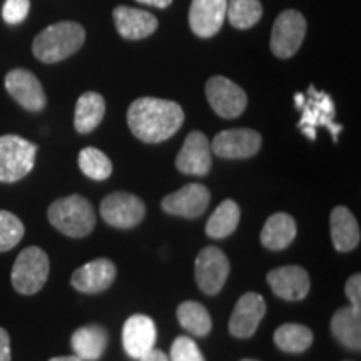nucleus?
Returning a JSON list of instances; mask_svg holds the SVG:
<instances>
[{
    "label": "nucleus",
    "instance_id": "obj_9",
    "mask_svg": "<svg viewBox=\"0 0 361 361\" xmlns=\"http://www.w3.org/2000/svg\"><path fill=\"white\" fill-rule=\"evenodd\" d=\"M206 97L216 114L224 119H234L245 112L247 106L246 92L223 75H214L206 82Z\"/></svg>",
    "mask_w": 361,
    "mask_h": 361
},
{
    "label": "nucleus",
    "instance_id": "obj_17",
    "mask_svg": "<svg viewBox=\"0 0 361 361\" xmlns=\"http://www.w3.org/2000/svg\"><path fill=\"white\" fill-rule=\"evenodd\" d=\"M117 274L116 264L107 258H97L74 271L71 284L85 295H97L114 283Z\"/></svg>",
    "mask_w": 361,
    "mask_h": 361
},
{
    "label": "nucleus",
    "instance_id": "obj_26",
    "mask_svg": "<svg viewBox=\"0 0 361 361\" xmlns=\"http://www.w3.org/2000/svg\"><path fill=\"white\" fill-rule=\"evenodd\" d=\"M239 218H241V209H239L238 202H234L233 200H226L216 207L214 213L207 219L206 234L214 239L228 238L229 234L236 231Z\"/></svg>",
    "mask_w": 361,
    "mask_h": 361
},
{
    "label": "nucleus",
    "instance_id": "obj_11",
    "mask_svg": "<svg viewBox=\"0 0 361 361\" xmlns=\"http://www.w3.org/2000/svg\"><path fill=\"white\" fill-rule=\"evenodd\" d=\"M263 144L261 134L252 129H228L216 134L211 152L223 159H247L258 154Z\"/></svg>",
    "mask_w": 361,
    "mask_h": 361
},
{
    "label": "nucleus",
    "instance_id": "obj_37",
    "mask_svg": "<svg viewBox=\"0 0 361 361\" xmlns=\"http://www.w3.org/2000/svg\"><path fill=\"white\" fill-rule=\"evenodd\" d=\"M135 2L146 4V6H152L157 8H168L173 4V0H135Z\"/></svg>",
    "mask_w": 361,
    "mask_h": 361
},
{
    "label": "nucleus",
    "instance_id": "obj_12",
    "mask_svg": "<svg viewBox=\"0 0 361 361\" xmlns=\"http://www.w3.org/2000/svg\"><path fill=\"white\" fill-rule=\"evenodd\" d=\"M209 189L202 186V184L192 183L180 188L179 191L168 194V196L162 200V209L168 214L194 219L200 218L201 214H204L207 206H209Z\"/></svg>",
    "mask_w": 361,
    "mask_h": 361
},
{
    "label": "nucleus",
    "instance_id": "obj_25",
    "mask_svg": "<svg viewBox=\"0 0 361 361\" xmlns=\"http://www.w3.org/2000/svg\"><path fill=\"white\" fill-rule=\"evenodd\" d=\"M358 311L343 306L333 314L331 331L343 346L358 351L361 348V319Z\"/></svg>",
    "mask_w": 361,
    "mask_h": 361
},
{
    "label": "nucleus",
    "instance_id": "obj_27",
    "mask_svg": "<svg viewBox=\"0 0 361 361\" xmlns=\"http://www.w3.org/2000/svg\"><path fill=\"white\" fill-rule=\"evenodd\" d=\"M274 343L286 353H303L313 343V331L305 324L286 323L274 331Z\"/></svg>",
    "mask_w": 361,
    "mask_h": 361
},
{
    "label": "nucleus",
    "instance_id": "obj_16",
    "mask_svg": "<svg viewBox=\"0 0 361 361\" xmlns=\"http://www.w3.org/2000/svg\"><path fill=\"white\" fill-rule=\"evenodd\" d=\"M264 313V298L258 293H246L234 306L229 318V333L236 338H251L258 329Z\"/></svg>",
    "mask_w": 361,
    "mask_h": 361
},
{
    "label": "nucleus",
    "instance_id": "obj_38",
    "mask_svg": "<svg viewBox=\"0 0 361 361\" xmlns=\"http://www.w3.org/2000/svg\"><path fill=\"white\" fill-rule=\"evenodd\" d=\"M49 361H82L79 356L72 355V356H56V358H51Z\"/></svg>",
    "mask_w": 361,
    "mask_h": 361
},
{
    "label": "nucleus",
    "instance_id": "obj_10",
    "mask_svg": "<svg viewBox=\"0 0 361 361\" xmlns=\"http://www.w3.org/2000/svg\"><path fill=\"white\" fill-rule=\"evenodd\" d=\"M101 216L117 229H130L144 219L146 206L134 194L112 192L101 202Z\"/></svg>",
    "mask_w": 361,
    "mask_h": 361
},
{
    "label": "nucleus",
    "instance_id": "obj_28",
    "mask_svg": "<svg viewBox=\"0 0 361 361\" xmlns=\"http://www.w3.org/2000/svg\"><path fill=\"white\" fill-rule=\"evenodd\" d=\"M178 319L186 331L194 336H207L213 328L209 311L197 301H184L178 306Z\"/></svg>",
    "mask_w": 361,
    "mask_h": 361
},
{
    "label": "nucleus",
    "instance_id": "obj_5",
    "mask_svg": "<svg viewBox=\"0 0 361 361\" xmlns=\"http://www.w3.org/2000/svg\"><path fill=\"white\" fill-rule=\"evenodd\" d=\"M49 258L44 250L29 246L17 256L12 268V286L20 295L30 296L39 293L49 278Z\"/></svg>",
    "mask_w": 361,
    "mask_h": 361
},
{
    "label": "nucleus",
    "instance_id": "obj_23",
    "mask_svg": "<svg viewBox=\"0 0 361 361\" xmlns=\"http://www.w3.org/2000/svg\"><path fill=\"white\" fill-rule=\"evenodd\" d=\"M296 221L286 213H276L266 219L261 231V245L271 251H281L295 241Z\"/></svg>",
    "mask_w": 361,
    "mask_h": 361
},
{
    "label": "nucleus",
    "instance_id": "obj_1",
    "mask_svg": "<svg viewBox=\"0 0 361 361\" xmlns=\"http://www.w3.org/2000/svg\"><path fill=\"white\" fill-rule=\"evenodd\" d=\"M184 123V111L178 102L157 97H141L130 104L128 124L142 142L157 144L173 137Z\"/></svg>",
    "mask_w": 361,
    "mask_h": 361
},
{
    "label": "nucleus",
    "instance_id": "obj_29",
    "mask_svg": "<svg viewBox=\"0 0 361 361\" xmlns=\"http://www.w3.org/2000/svg\"><path fill=\"white\" fill-rule=\"evenodd\" d=\"M263 6L259 0H228L226 17L236 29H251L261 20Z\"/></svg>",
    "mask_w": 361,
    "mask_h": 361
},
{
    "label": "nucleus",
    "instance_id": "obj_21",
    "mask_svg": "<svg viewBox=\"0 0 361 361\" xmlns=\"http://www.w3.org/2000/svg\"><path fill=\"white\" fill-rule=\"evenodd\" d=\"M329 228H331V239L336 251L348 252L360 245V224L348 207L336 206L331 211Z\"/></svg>",
    "mask_w": 361,
    "mask_h": 361
},
{
    "label": "nucleus",
    "instance_id": "obj_15",
    "mask_svg": "<svg viewBox=\"0 0 361 361\" xmlns=\"http://www.w3.org/2000/svg\"><path fill=\"white\" fill-rule=\"evenodd\" d=\"M266 279L274 295L286 301L305 300L311 288L308 271L301 266H281L271 269Z\"/></svg>",
    "mask_w": 361,
    "mask_h": 361
},
{
    "label": "nucleus",
    "instance_id": "obj_7",
    "mask_svg": "<svg viewBox=\"0 0 361 361\" xmlns=\"http://www.w3.org/2000/svg\"><path fill=\"white\" fill-rule=\"evenodd\" d=\"M306 35V20L298 11H284L274 20L271 30V52L279 59H290L300 51Z\"/></svg>",
    "mask_w": 361,
    "mask_h": 361
},
{
    "label": "nucleus",
    "instance_id": "obj_24",
    "mask_svg": "<svg viewBox=\"0 0 361 361\" xmlns=\"http://www.w3.org/2000/svg\"><path fill=\"white\" fill-rule=\"evenodd\" d=\"M106 114V101L97 92H84L75 104L74 126L79 134H89L101 124Z\"/></svg>",
    "mask_w": 361,
    "mask_h": 361
},
{
    "label": "nucleus",
    "instance_id": "obj_18",
    "mask_svg": "<svg viewBox=\"0 0 361 361\" xmlns=\"http://www.w3.org/2000/svg\"><path fill=\"white\" fill-rule=\"evenodd\" d=\"M228 0H192L189 25L197 37L209 39L221 30L226 19Z\"/></svg>",
    "mask_w": 361,
    "mask_h": 361
},
{
    "label": "nucleus",
    "instance_id": "obj_19",
    "mask_svg": "<svg viewBox=\"0 0 361 361\" xmlns=\"http://www.w3.org/2000/svg\"><path fill=\"white\" fill-rule=\"evenodd\" d=\"M157 329L154 319L146 314H133L123 328V345L130 358L139 360L154 348Z\"/></svg>",
    "mask_w": 361,
    "mask_h": 361
},
{
    "label": "nucleus",
    "instance_id": "obj_3",
    "mask_svg": "<svg viewBox=\"0 0 361 361\" xmlns=\"http://www.w3.org/2000/svg\"><path fill=\"white\" fill-rule=\"evenodd\" d=\"M49 221L57 231L69 238H84L96 226V211L84 196L72 194L54 201L47 211Z\"/></svg>",
    "mask_w": 361,
    "mask_h": 361
},
{
    "label": "nucleus",
    "instance_id": "obj_2",
    "mask_svg": "<svg viewBox=\"0 0 361 361\" xmlns=\"http://www.w3.org/2000/svg\"><path fill=\"white\" fill-rule=\"evenodd\" d=\"M84 40L85 30L78 22H57L34 39L32 52L44 64H56L78 52Z\"/></svg>",
    "mask_w": 361,
    "mask_h": 361
},
{
    "label": "nucleus",
    "instance_id": "obj_34",
    "mask_svg": "<svg viewBox=\"0 0 361 361\" xmlns=\"http://www.w3.org/2000/svg\"><path fill=\"white\" fill-rule=\"evenodd\" d=\"M345 291L346 296H348L351 301V308L361 313V274H353V276L346 281Z\"/></svg>",
    "mask_w": 361,
    "mask_h": 361
},
{
    "label": "nucleus",
    "instance_id": "obj_30",
    "mask_svg": "<svg viewBox=\"0 0 361 361\" xmlns=\"http://www.w3.org/2000/svg\"><path fill=\"white\" fill-rule=\"evenodd\" d=\"M79 168L94 180H106L112 174L111 159L96 147H84L79 152Z\"/></svg>",
    "mask_w": 361,
    "mask_h": 361
},
{
    "label": "nucleus",
    "instance_id": "obj_39",
    "mask_svg": "<svg viewBox=\"0 0 361 361\" xmlns=\"http://www.w3.org/2000/svg\"><path fill=\"white\" fill-rule=\"evenodd\" d=\"M241 361H258V360H250V358H246V360H241Z\"/></svg>",
    "mask_w": 361,
    "mask_h": 361
},
{
    "label": "nucleus",
    "instance_id": "obj_20",
    "mask_svg": "<svg viewBox=\"0 0 361 361\" xmlns=\"http://www.w3.org/2000/svg\"><path fill=\"white\" fill-rule=\"evenodd\" d=\"M117 32L128 40H141L152 35L157 29V19L152 13L128 6H119L112 12Z\"/></svg>",
    "mask_w": 361,
    "mask_h": 361
},
{
    "label": "nucleus",
    "instance_id": "obj_8",
    "mask_svg": "<svg viewBox=\"0 0 361 361\" xmlns=\"http://www.w3.org/2000/svg\"><path fill=\"white\" fill-rule=\"evenodd\" d=\"M194 274H196L197 286L204 295H218L229 276L228 256L216 246L204 247L196 258Z\"/></svg>",
    "mask_w": 361,
    "mask_h": 361
},
{
    "label": "nucleus",
    "instance_id": "obj_6",
    "mask_svg": "<svg viewBox=\"0 0 361 361\" xmlns=\"http://www.w3.org/2000/svg\"><path fill=\"white\" fill-rule=\"evenodd\" d=\"M310 97L308 101L305 99V102L301 104L300 109L303 111V116H301L300 121V129L303 130L305 135L311 141L316 139V128L323 126V128H328L331 130L333 139L335 142L338 141V134L341 133L343 126L335 124V102L333 99L328 96L326 92H322V90H316L313 85H311L308 90Z\"/></svg>",
    "mask_w": 361,
    "mask_h": 361
},
{
    "label": "nucleus",
    "instance_id": "obj_32",
    "mask_svg": "<svg viewBox=\"0 0 361 361\" xmlns=\"http://www.w3.org/2000/svg\"><path fill=\"white\" fill-rule=\"evenodd\" d=\"M171 361H206L192 338L179 336L171 346Z\"/></svg>",
    "mask_w": 361,
    "mask_h": 361
},
{
    "label": "nucleus",
    "instance_id": "obj_13",
    "mask_svg": "<svg viewBox=\"0 0 361 361\" xmlns=\"http://www.w3.org/2000/svg\"><path fill=\"white\" fill-rule=\"evenodd\" d=\"M6 89L11 97L25 111L39 112L47 104L40 80L30 71L13 69L6 75Z\"/></svg>",
    "mask_w": 361,
    "mask_h": 361
},
{
    "label": "nucleus",
    "instance_id": "obj_36",
    "mask_svg": "<svg viewBox=\"0 0 361 361\" xmlns=\"http://www.w3.org/2000/svg\"><path fill=\"white\" fill-rule=\"evenodd\" d=\"M139 361H169V358H168V355H166L162 350L152 348V350H149L146 355L141 356Z\"/></svg>",
    "mask_w": 361,
    "mask_h": 361
},
{
    "label": "nucleus",
    "instance_id": "obj_35",
    "mask_svg": "<svg viewBox=\"0 0 361 361\" xmlns=\"http://www.w3.org/2000/svg\"><path fill=\"white\" fill-rule=\"evenodd\" d=\"M0 361H11V336L4 328H0Z\"/></svg>",
    "mask_w": 361,
    "mask_h": 361
},
{
    "label": "nucleus",
    "instance_id": "obj_22",
    "mask_svg": "<svg viewBox=\"0 0 361 361\" xmlns=\"http://www.w3.org/2000/svg\"><path fill=\"white\" fill-rule=\"evenodd\" d=\"M107 343H109V335L99 324H87L75 329L71 338L74 355L82 361H97L106 351Z\"/></svg>",
    "mask_w": 361,
    "mask_h": 361
},
{
    "label": "nucleus",
    "instance_id": "obj_14",
    "mask_svg": "<svg viewBox=\"0 0 361 361\" xmlns=\"http://www.w3.org/2000/svg\"><path fill=\"white\" fill-rule=\"evenodd\" d=\"M211 144L200 130L188 134L186 141L176 157V168L179 173L189 176H206L211 171Z\"/></svg>",
    "mask_w": 361,
    "mask_h": 361
},
{
    "label": "nucleus",
    "instance_id": "obj_33",
    "mask_svg": "<svg viewBox=\"0 0 361 361\" xmlns=\"http://www.w3.org/2000/svg\"><path fill=\"white\" fill-rule=\"evenodd\" d=\"M30 11V0H6L2 7V19L8 25H19L27 19Z\"/></svg>",
    "mask_w": 361,
    "mask_h": 361
},
{
    "label": "nucleus",
    "instance_id": "obj_4",
    "mask_svg": "<svg viewBox=\"0 0 361 361\" xmlns=\"http://www.w3.org/2000/svg\"><path fill=\"white\" fill-rule=\"evenodd\" d=\"M37 146L16 134L0 135V183H17L34 169Z\"/></svg>",
    "mask_w": 361,
    "mask_h": 361
},
{
    "label": "nucleus",
    "instance_id": "obj_31",
    "mask_svg": "<svg viewBox=\"0 0 361 361\" xmlns=\"http://www.w3.org/2000/svg\"><path fill=\"white\" fill-rule=\"evenodd\" d=\"M25 228L16 214L0 211V252L11 251L24 238Z\"/></svg>",
    "mask_w": 361,
    "mask_h": 361
}]
</instances>
